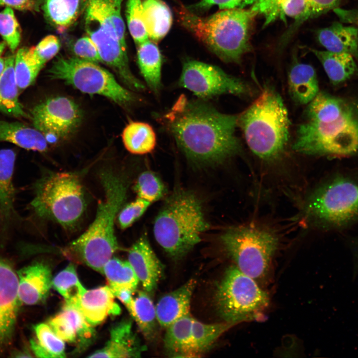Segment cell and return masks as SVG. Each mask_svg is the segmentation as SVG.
I'll return each mask as SVG.
<instances>
[{
  "mask_svg": "<svg viewBox=\"0 0 358 358\" xmlns=\"http://www.w3.org/2000/svg\"><path fill=\"white\" fill-rule=\"evenodd\" d=\"M132 330L130 320H124L110 330V339L90 358H139L146 350Z\"/></svg>",
  "mask_w": 358,
  "mask_h": 358,
  "instance_id": "d6986e66",
  "label": "cell"
},
{
  "mask_svg": "<svg viewBox=\"0 0 358 358\" xmlns=\"http://www.w3.org/2000/svg\"><path fill=\"white\" fill-rule=\"evenodd\" d=\"M320 62L331 83H344L355 73L357 66L354 57L347 53H338L309 48Z\"/></svg>",
  "mask_w": 358,
  "mask_h": 358,
  "instance_id": "4dcf8cb0",
  "label": "cell"
},
{
  "mask_svg": "<svg viewBox=\"0 0 358 358\" xmlns=\"http://www.w3.org/2000/svg\"><path fill=\"white\" fill-rule=\"evenodd\" d=\"M137 61L148 87L155 94L161 88L162 58L157 44L148 39L137 45Z\"/></svg>",
  "mask_w": 358,
  "mask_h": 358,
  "instance_id": "1f68e13d",
  "label": "cell"
},
{
  "mask_svg": "<svg viewBox=\"0 0 358 358\" xmlns=\"http://www.w3.org/2000/svg\"><path fill=\"white\" fill-rule=\"evenodd\" d=\"M18 277V298L20 303L35 305L43 302L52 286V274L49 267L36 262L20 269Z\"/></svg>",
  "mask_w": 358,
  "mask_h": 358,
  "instance_id": "ac0fdd59",
  "label": "cell"
},
{
  "mask_svg": "<svg viewBox=\"0 0 358 358\" xmlns=\"http://www.w3.org/2000/svg\"><path fill=\"white\" fill-rule=\"evenodd\" d=\"M61 44L58 38L49 35L42 39L33 47V52L36 59L43 67L45 64L55 57L60 49Z\"/></svg>",
  "mask_w": 358,
  "mask_h": 358,
  "instance_id": "ee69618b",
  "label": "cell"
},
{
  "mask_svg": "<svg viewBox=\"0 0 358 358\" xmlns=\"http://www.w3.org/2000/svg\"><path fill=\"white\" fill-rule=\"evenodd\" d=\"M289 95L298 104H308L319 92L316 71L311 65L294 61L287 76Z\"/></svg>",
  "mask_w": 358,
  "mask_h": 358,
  "instance_id": "cb8c5ba5",
  "label": "cell"
},
{
  "mask_svg": "<svg viewBox=\"0 0 358 358\" xmlns=\"http://www.w3.org/2000/svg\"><path fill=\"white\" fill-rule=\"evenodd\" d=\"M251 151L259 158L272 161L279 158L289 137L288 113L279 93L266 86L258 97L238 117Z\"/></svg>",
  "mask_w": 358,
  "mask_h": 358,
  "instance_id": "8992f818",
  "label": "cell"
},
{
  "mask_svg": "<svg viewBox=\"0 0 358 358\" xmlns=\"http://www.w3.org/2000/svg\"><path fill=\"white\" fill-rule=\"evenodd\" d=\"M168 129L187 159L198 167L220 164L242 152L238 115L181 95L165 114Z\"/></svg>",
  "mask_w": 358,
  "mask_h": 358,
  "instance_id": "6da1fadb",
  "label": "cell"
},
{
  "mask_svg": "<svg viewBox=\"0 0 358 358\" xmlns=\"http://www.w3.org/2000/svg\"><path fill=\"white\" fill-rule=\"evenodd\" d=\"M179 85L202 99L224 94L242 96L251 93L249 85L242 79L217 66L192 60L184 63Z\"/></svg>",
  "mask_w": 358,
  "mask_h": 358,
  "instance_id": "4fadbf2b",
  "label": "cell"
},
{
  "mask_svg": "<svg viewBox=\"0 0 358 358\" xmlns=\"http://www.w3.org/2000/svg\"><path fill=\"white\" fill-rule=\"evenodd\" d=\"M6 44L3 41L0 43V76L2 73L5 67V59L2 57V54L5 49Z\"/></svg>",
  "mask_w": 358,
  "mask_h": 358,
  "instance_id": "681fc988",
  "label": "cell"
},
{
  "mask_svg": "<svg viewBox=\"0 0 358 358\" xmlns=\"http://www.w3.org/2000/svg\"><path fill=\"white\" fill-rule=\"evenodd\" d=\"M88 0H44L41 5L48 21L60 30L71 26L77 19Z\"/></svg>",
  "mask_w": 358,
  "mask_h": 358,
  "instance_id": "d6a6232c",
  "label": "cell"
},
{
  "mask_svg": "<svg viewBox=\"0 0 358 358\" xmlns=\"http://www.w3.org/2000/svg\"><path fill=\"white\" fill-rule=\"evenodd\" d=\"M126 14L129 32L136 45L149 39L143 19L142 0H127Z\"/></svg>",
  "mask_w": 358,
  "mask_h": 358,
  "instance_id": "b9f144b4",
  "label": "cell"
},
{
  "mask_svg": "<svg viewBox=\"0 0 358 358\" xmlns=\"http://www.w3.org/2000/svg\"><path fill=\"white\" fill-rule=\"evenodd\" d=\"M124 305L145 338L150 342L155 341L158 335V322L155 306L147 292L135 290Z\"/></svg>",
  "mask_w": 358,
  "mask_h": 358,
  "instance_id": "484cf974",
  "label": "cell"
},
{
  "mask_svg": "<svg viewBox=\"0 0 358 358\" xmlns=\"http://www.w3.org/2000/svg\"><path fill=\"white\" fill-rule=\"evenodd\" d=\"M122 139L125 148L131 153L143 155L153 151L156 145V135L148 123L131 121L123 129Z\"/></svg>",
  "mask_w": 358,
  "mask_h": 358,
  "instance_id": "836d02e7",
  "label": "cell"
},
{
  "mask_svg": "<svg viewBox=\"0 0 358 358\" xmlns=\"http://www.w3.org/2000/svg\"><path fill=\"white\" fill-rule=\"evenodd\" d=\"M176 11L179 23L223 61L239 64L252 50L251 37L258 15L252 7L222 9L202 17L179 3Z\"/></svg>",
  "mask_w": 358,
  "mask_h": 358,
  "instance_id": "3957f363",
  "label": "cell"
},
{
  "mask_svg": "<svg viewBox=\"0 0 358 358\" xmlns=\"http://www.w3.org/2000/svg\"><path fill=\"white\" fill-rule=\"evenodd\" d=\"M108 286L86 290L73 304L92 326L101 323L109 315H119L121 309Z\"/></svg>",
  "mask_w": 358,
  "mask_h": 358,
  "instance_id": "ffe728a7",
  "label": "cell"
},
{
  "mask_svg": "<svg viewBox=\"0 0 358 358\" xmlns=\"http://www.w3.org/2000/svg\"><path fill=\"white\" fill-rule=\"evenodd\" d=\"M42 68L34 56L33 47H22L17 51L14 68L19 92L34 83Z\"/></svg>",
  "mask_w": 358,
  "mask_h": 358,
  "instance_id": "8d00e7d4",
  "label": "cell"
},
{
  "mask_svg": "<svg viewBox=\"0 0 358 358\" xmlns=\"http://www.w3.org/2000/svg\"><path fill=\"white\" fill-rule=\"evenodd\" d=\"M235 325L224 322L205 324L193 318L192 338L194 352L197 357L209 350L215 341Z\"/></svg>",
  "mask_w": 358,
  "mask_h": 358,
  "instance_id": "74e56055",
  "label": "cell"
},
{
  "mask_svg": "<svg viewBox=\"0 0 358 358\" xmlns=\"http://www.w3.org/2000/svg\"><path fill=\"white\" fill-rule=\"evenodd\" d=\"M0 141L13 143L27 150L43 152L47 150L46 138L40 131L19 122L0 120Z\"/></svg>",
  "mask_w": 358,
  "mask_h": 358,
  "instance_id": "83f0119b",
  "label": "cell"
},
{
  "mask_svg": "<svg viewBox=\"0 0 358 358\" xmlns=\"http://www.w3.org/2000/svg\"><path fill=\"white\" fill-rule=\"evenodd\" d=\"M190 314L176 320L166 329L164 338L166 353L170 357H197L193 350Z\"/></svg>",
  "mask_w": 358,
  "mask_h": 358,
  "instance_id": "4316f807",
  "label": "cell"
},
{
  "mask_svg": "<svg viewBox=\"0 0 358 358\" xmlns=\"http://www.w3.org/2000/svg\"><path fill=\"white\" fill-rule=\"evenodd\" d=\"M47 73L52 80L63 81L84 93L105 96L120 106H128L136 101L132 92L97 63L75 57L59 56Z\"/></svg>",
  "mask_w": 358,
  "mask_h": 358,
  "instance_id": "30bf717a",
  "label": "cell"
},
{
  "mask_svg": "<svg viewBox=\"0 0 358 358\" xmlns=\"http://www.w3.org/2000/svg\"><path fill=\"white\" fill-rule=\"evenodd\" d=\"M307 155L346 157L358 152V100L319 91L304 112L292 144Z\"/></svg>",
  "mask_w": 358,
  "mask_h": 358,
  "instance_id": "7a4b0ae2",
  "label": "cell"
},
{
  "mask_svg": "<svg viewBox=\"0 0 358 358\" xmlns=\"http://www.w3.org/2000/svg\"><path fill=\"white\" fill-rule=\"evenodd\" d=\"M134 189L138 197L153 203L161 199L166 187L161 179L154 173L145 171L138 177Z\"/></svg>",
  "mask_w": 358,
  "mask_h": 358,
  "instance_id": "ab89813d",
  "label": "cell"
},
{
  "mask_svg": "<svg viewBox=\"0 0 358 358\" xmlns=\"http://www.w3.org/2000/svg\"><path fill=\"white\" fill-rule=\"evenodd\" d=\"M258 0H201L198 2L187 6L191 11L196 13L199 11L206 10L213 5H217L220 10L245 8L253 5Z\"/></svg>",
  "mask_w": 358,
  "mask_h": 358,
  "instance_id": "bcb514c9",
  "label": "cell"
},
{
  "mask_svg": "<svg viewBox=\"0 0 358 358\" xmlns=\"http://www.w3.org/2000/svg\"><path fill=\"white\" fill-rule=\"evenodd\" d=\"M215 301L219 316L235 325L258 318L268 306L269 298L257 281L232 265L217 286Z\"/></svg>",
  "mask_w": 358,
  "mask_h": 358,
  "instance_id": "9c48e42d",
  "label": "cell"
},
{
  "mask_svg": "<svg viewBox=\"0 0 358 358\" xmlns=\"http://www.w3.org/2000/svg\"><path fill=\"white\" fill-rule=\"evenodd\" d=\"M0 35L11 52L18 47L21 30L12 8L5 7L0 12Z\"/></svg>",
  "mask_w": 358,
  "mask_h": 358,
  "instance_id": "60d3db41",
  "label": "cell"
},
{
  "mask_svg": "<svg viewBox=\"0 0 358 358\" xmlns=\"http://www.w3.org/2000/svg\"><path fill=\"white\" fill-rule=\"evenodd\" d=\"M210 226L202 203L192 192L176 189L166 200L153 228L156 240L171 259L184 257Z\"/></svg>",
  "mask_w": 358,
  "mask_h": 358,
  "instance_id": "5b68a950",
  "label": "cell"
},
{
  "mask_svg": "<svg viewBox=\"0 0 358 358\" xmlns=\"http://www.w3.org/2000/svg\"><path fill=\"white\" fill-rule=\"evenodd\" d=\"M349 17L351 18H349V19L353 23H356V24L357 26V28H358V14L354 13L349 14Z\"/></svg>",
  "mask_w": 358,
  "mask_h": 358,
  "instance_id": "f907efd6",
  "label": "cell"
},
{
  "mask_svg": "<svg viewBox=\"0 0 358 358\" xmlns=\"http://www.w3.org/2000/svg\"><path fill=\"white\" fill-rule=\"evenodd\" d=\"M16 154L11 149L0 150V211L3 229L20 219L14 207L15 189L13 175Z\"/></svg>",
  "mask_w": 358,
  "mask_h": 358,
  "instance_id": "7402d4cb",
  "label": "cell"
},
{
  "mask_svg": "<svg viewBox=\"0 0 358 358\" xmlns=\"http://www.w3.org/2000/svg\"><path fill=\"white\" fill-rule=\"evenodd\" d=\"M341 0H306L309 18L318 16L336 7Z\"/></svg>",
  "mask_w": 358,
  "mask_h": 358,
  "instance_id": "7dc6e473",
  "label": "cell"
},
{
  "mask_svg": "<svg viewBox=\"0 0 358 358\" xmlns=\"http://www.w3.org/2000/svg\"><path fill=\"white\" fill-rule=\"evenodd\" d=\"M48 324L60 338L75 345L79 350L87 348L95 335L93 326L80 310L74 305L66 302L61 310L48 321Z\"/></svg>",
  "mask_w": 358,
  "mask_h": 358,
  "instance_id": "9a60e30c",
  "label": "cell"
},
{
  "mask_svg": "<svg viewBox=\"0 0 358 358\" xmlns=\"http://www.w3.org/2000/svg\"><path fill=\"white\" fill-rule=\"evenodd\" d=\"M102 274L105 276L108 286L114 295L123 290H136L139 282L128 261L115 257L110 259L105 264Z\"/></svg>",
  "mask_w": 358,
  "mask_h": 358,
  "instance_id": "e575fe53",
  "label": "cell"
},
{
  "mask_svg": "<svg viewBox=\"0 0 358 358\" xmlns=\"http://www.w3.org/2000/svg\"><path fill=\"white\" fill-rule=\"evenodd\" d=\"M194 279L162 296L155 306L157 319L161 327L167 328L179 318L190 314L191 297L196 286Z\"/></svg>",
  "mask_w": 358,
  "mask_h": 358,
  "instance_id": "44dd1931",
  "label": "cell"
},
{
  "mask_svg": "<svg viewBox=\"0 0 358 358\" xmlns=\"http://www.w3.org/2000/svg\"><path fill=\"white\" fill-rule=\"evenodd\" d=\"M30 118L35 128L50 138L63 139L72 134L81 123L83 114L73 100L65 96L51 97L35 106Z\"/></svg>",
  "mask_w": 358,
  "mask_h": 358,
  "instance_id": "5bb4252c",
  "label": "cell"
},
{
  "mask_svg": "<svg viewBox=\"0 0 358 358\" xmlns=\"http://www.w3.org/2000/svg\"><path fill=\"white\" fill-rule=\"evenodd\" d=\"M220 240L234 265L257 282L268 274L279 244L274 233L255 225L228 228Z\"/></svg>",
  "mask_w": 358,
  "mask_h": 358,
  "instance_id": "ba28073f",
  "label": "cell"
},
{
  "mask_svg": "<svg viewBox=\"0 0 358 358\" xmlns=\"http://www.w3.org/2000/svg\"><path fill=\"white\" fill-rule=\"evenodd\" d=\"M100 178L104 197L98 203L95 218L83 234L64 249L63 254L102 274L104 265L119 249L114 221L125 200L127 183L111 171H104Z\"/></svg>",
  "mask_w": 358,
  "mask_h": 358,
  "instance_id": "277c9868",
  "label": "cell"
},
{
  "mask_svg": "<svg viewBox=\"0 0 358 358\" xmlns=\"http://www.w3.org/2000/svg\"><path fill=\"white\" fill-rule=\"evenodd\" d=\"M128 261L145 291L153 292L164 272V266L143 235L129 250Z\"/></svg>",
  "mask_w": 358,
  "mask_h": 358,
  "instance_id": "e0dca14e",
  "label": "cell"
},
{
  "mask_svg": "<svg viewBox=\"0 0 358 358\" xmlns=\"http://www.w3.org/2000/svg\"><path fill=\"white\" fill-rule=\"evenodd\" d=\"M151 203L138 197L126 205L118 213L117 221L122 229L131 226L146 211Z\"/></svg>",
  "mask_w": 358,
  "mask_h": 358,
  "instance_id": "7bdbcfd3",
  "label": "cell"
},
{
  "mask_svg": "<svg viewBox=\"0 0 358 358\" xmlns=\"http://www.w3.org/2000/svg\"><path fill=\"white\" fill-rule=\"evenodd\" d=\"M36 339L30 341L31 349L40 358H64V341L60 338L47 324L40 323L34 326Z\"/></svg>",
  "mask_w": 358,
  "mask_h": 358,
  "instance_id": "d590c367",
  "label": "cell"
},
{
  "mask_svg": "<svg viewBox=\"0 0 358 358\" xmlns=\"http://www.w3.org/2000/svg\"><path fill=\"white\" fill-rule=\"evenodd\" d=\"M316 37L326 50L349 53L358 59V28L335 22L318 30Z\"/></svg>",
  "mask_w": 358,
  "mask_h": 358,
  "instance_id": "d4e9b609",
  "label": "cell"
},
{
  "mask_svg": "<svg viewBox=\"0 0 358 358\" xmlns=\"http://www.w3.org/2000/svg\"><path fill=\"white\" fill-rule=\"evenodd\" d=\"M4 69L0 76V111L18 118H30L19 101V90L14 74L15 56L4 58Z\"/></svg>",
  "mask_w": 358,
  "mask_h": 358,
  "instance_id": "f1b7e54d",
  "label": "cell"
},
{
  "mask_svg": "<svg viewBox=\"0 0 358 358\" xmlns=\"http://www.w3.org/2000/svg\"><path fill=\"white\" fill-rule=\"evenodd\" d=\"M305 214L320 225L338 228L358 218V184L337 177L320 187L307 201Z\"/></svg>",
  "mask_w": 358,
  "mask_h": 358,
  "instance_id": "8fae6325",
  "label": "cell"
},
{
  "mask_svg": "<svg viewBox=\"0 0 358 358\" xmlns=\"http://www.w3.org/2000/svg\"><path fill=\"white\" fill-rule=\"evenodd\" d=\"M142 5L143 19L149 39L158 43L171 28L172 11L162 0H142Z\"/></svg>",
  "mask_w": 358,
  "mask_h": 358,
  "instance_id": "f546056e",
  "label": "cell"
},
{
  "mask_svg": "<svg viewBox=\"0 0 358 358\" xmlns=\"http://www.w3.org/2000/svg\"><path fill=\"white\" fill-rule=\"evenodd\" d=\"M251 7L263 16L264 28L277 20L285 23L288 17L298 22L309 18L306 0H258Z\"/></svg>",
  "mask_w": 358,
  "mask_h": 358,
  "instance_id": "603a6c76",
  "label": "cell"
},
{
  "mask_svg": "<svg viewBox=\"0 0 358 358\" xmlns=\"http://www.w3.org/2000/svg\"><path fill=\"white\" fill-rule=\"evenodd\" d=\"M43 1V0H0V6L20 11H38Z\"/></svg>",
  "mask_w": 358,
  "mask_h": 358,
  "instance_id": "c3c4849f",
  "label": "cell"
},
{
  "mask_svg": "<svg viewBox=\"0 0 358 358\" xmlns=\"http://www.w3.org/2000/svg\"><path fill=\"white\" fill-rule=\"evenodd\" d=\"M85 28L95 44L102 63L111 68L130 90L141 91L145 86L132 73L127 48L121 44L113 25L88 0L85 11Z\"/></svg>",
  "mask_w": 358,
  "mask_h": 358,
  "instance_id": "7c38bea8",
  "label": "cell"
},
{
  "mask_svg": "<svg viewBox=\"0 0 358 358\" xmlns=\"http://www.w3.org/2000/svg\"><path fill=\"white\" fill-rule=\"evenodd\" d=\"M18 277L12 268L0 259V350L10 337L18 307Z\"/></svg>",
  "mask_w": 358,
  "mask_h": 358,
  "instance_id": "2e32d148",
  "label": "cell"
},
{
  "mask_svg": "<svg viewBox=\"0 0 358 358\" xmlns=\"http://www.w3.org/2000/svg\"><path fill=\"white\" fill-rule=\"evenodd\" d=\"M30 203L37 216L58 223L64 228L75 227L82 218L86 201L81 180L76 173H50L34 184Z\"/></svg>",
  "mask_w": 358,
  "mask_h": 358,
  "instance_id": "52a82bcc",
  "label": "cell"
},
{
  "mask_svg": "<svg viewBox=\"0 0 358 358\" xmlns=\"http://www.w3.org/2000/svg\"><path fill=\"white\" fill-rule=\"evenodd\" d=\"M52 286L64 297L65 302L73 304L87 290L80 281L73 264H70L52 279Z\"/></svg>",
  "mask_w": 358,
  "mask_h": 358,
  "instance_id": "f35d334b",
  "label": "cell"
},
{
  "mask_svg": "<svg viewBox=\"0 0 358 358\" xmlns=\"http://www.w3.org/2000/svg\"><path fill=\"white\" fill-rule=\"evenodd\" d=\"M72 50L75 57L80 59L95 63L102 62L95 44L88 36L78 39Z\"/></svg>",
  "mask_w": 358,
  "mask_h": 358,
  "instance_id": "f6af8a7d",
  "label": "cell"
}]
</instances>
